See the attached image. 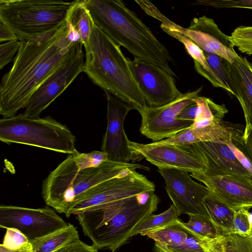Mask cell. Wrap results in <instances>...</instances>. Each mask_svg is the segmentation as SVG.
<instances>
[{"mask_svg":"<svg viewBox=\"0 0 252 252\" xmlns=\"http://www.w3.org/2000/svg\"><path fill=\"white\" fill-rule=\"evenodd\" d=\"M191 145L206 163L207 168L204 175L238 176L252 180V174L242 166L227 143L200 142Z\"/></svg>","mask_w":252,"mask_h":252,"instance_id":"18","label":"cell"},{"mask_svg":"<svg viewBox=\"0 0 252 252\" xmlns=\"http://www.w3.org/2000/svg\"><path fill=\"white\" fill-rule=\"evenodd\" d=\"M0 140L66 154H73L76 138L65 125L50 116L31 118L22 114L0 120Z\"/></svg>","mask_w":252,"mask_h":252,"instance_id":"7","label":"cell"},{"mask_svg":"<svg viewBox=\"0 0 252 252\" xmlns=\"http://www.w3.org/2000/svg\"><path fill=\"white\" fill-rule=\"evenodd\" d=\"M128 64L148 107L164 106L182 94L173 76L163 68L137 58L128 59Z\"/></svg>","mask_w":252,"mask_h":252,"instance_id":"12","label":"cell"},{"mask_svg":"<svg viewBox=\"0 0 252 252\" xmlns=\"http://www.w3.org/2000/svg\"><path fill=\"white\" fill-rule=\"evenodd\" d=\"M162 31L181 42L188 54L192 58L196 71L207 79L214 87L216 83L212 70L208 63L203 50L196 43L183 34L164 24L160 25Z\"/></svg>","mask_w":252,"mask_h":252,"instance_id":"22","label":"cell"},{"mask_svg":"<svg viewBox=\"0 0 252 252\" xmlns=\"http://www.w3.org/2000/svg\"><path fill=\"white\" fill-rule=\"evenodd\" d=\"M205 203L209 218L220 235L235 234L233 220L235 211L211 194L206 198Z\"/></svg>","mask_w":252,"mask_h":252,"instance_id":"27","label":"cell"},{"mask_svg":"<svg viewBox=\"0 0 252 252\" xmlns=\"http://www.w3.org/2000/svg\"><path fill=\"white\" fill-rule=\"evenodd\" d=\"M129 146L136 155L145 158L158 168H173L191 173H204L206 163L191 145L179 146L154 142L149 144L130 141Z\"/></svg>","mask_w":252,"mask_h":252,"instance_id":"11","label":"cell"},{"mask_svg":"<svg viewBox=\"0 0 252 252\" xmlns=\"http://www.w3.org/2000/svg\"><path fill=\"white\" fill-rule=\"evenodd\" d=\"M163 252H206L201 245V240L189 231L188 238L184 242L175 247L168 248Z\"/></svg>","mask_w":252,"mask_h":252,"instance_id":"35","label":"cell"},{"mask_svg":"<svg viewBox=\"0 0 252 252\" xmlns=\"http://www.w3.org/2000/svg\"><path fill=\"white\" fill-rule=\"evenodd\" d=\"M202 86L193 91L182 93L174 101L159 107H149L140 113L142 134L154 142H158L174 136L190 126L193 121L177 119L178 114L198 95Z\"/></svg>","mask_w":252,"mask_h":252,"instance_id":"9","label":"cell"},{"mask_svg":"<svg viewBox=\"0 0 252 252\" xmlns=\"http://www.w3.org/2000/svg\"><path fill=\"white\" fill-rule=\"evenodd\" d=\"M107 100V126L102 139L101 150L108 155V160L129 162L142 159L131 150L124 128L126 116L132 108L113 95L105 92Z\"/></svg>","mask_w":252,"mask_h":252,"instance_id":"15","label":"cell"},{"mask_svg":"<svg viewBox=\"0 0 252 252\" xmlns=\"http://www.w3.org/2000/svg\"><path fill=\"white\" fill-rule=\"evenodd\" d=\"M67 34L66 21L57 30L20 41L13 65L1 80L0 114L3 118L24 108L40 85L73 59L80 42H71Z\"/></svg>","mask_w":252,"mask_h":252,"instance_id":"1","label":"cell"},{"mask_svg":"<svg viewBox=\"0 0 252 252\" xmlns=\"http://www.w3.org/2000/svg\"><path fill=\"white\" fill-rule=\"evenodd\" d=\"M150 168L140 164L107 160L89 168L82 153L69 154L43 181L42 197L48 206L65 214L88 190L129 170Z\"/></svg>","mask_w":252,"mask_h":252,"instance_id":"3","label":"cell"},{"mask_svg":"<svg viewBox=\"0 0 252 252\" xmlns=\"http://www.w3.org/2000/svg\"><path fill=\"white\" fill-rule=\"evenodd\" d=\"M193 4L210 6L217 8L252 9V0H198Z\"/></svg>","mask_w":252,"mask_h":252,"instance_id":"33","label":"cell"},{"mask_svg":"<svg viewBox=\"0 0 252 252\" xmlns=\"http://www.w3.org/2000/svg\"><path fill=\"white\" fill-rule=\"evenodd\" d=\"M21 45L19 40L7 41L0 45V69L14 61Z\"/></svg>","mask_w":252,"mask_h":252,"instance_id":"36","label":"cell"},{"mask_svg":"<svg viewBox=\"0 0 252 252\" xmlns=\"http://www.w3.org/2000/svg\"><path fill=\"white\" fill-rule=\"evenodd\" d=\"M204 52L212 70L216 83V88H222L231 94L235 96L228 69L229 62L218 55L204 51Z\"/></svg>","mask_w":252,"mask_h":252,"instance_id":"28","label":"cell"},{"mask_svg":"<svg viewBox=\"0 0 252 252\" xmlns=\"http://www.w3.org/2000/svg\"><path fill=\"white\" fill-rule=\"evenodd\" d=\"M94 24L134 58L159 66L176 76L167 48L136 14L121 0H83Z\"/></svg>","mask_w":252,"mask_h":252,"instance_id":"2","label":"cell"},{"mask_svg":"<svg viewBox=\"0 0 252 252\" xmlns=\"http://www.w3.org/2000/svg\"><path fill=\"white\" fill-rule=\"evenodd\" d=\"M250 217V213L248 209H242L235 211L233 220L235 234L252 237V225Z\"/></svg>","mask_w":252,"mask_h":252,"instance_id":"32","label":"cell"},{"mask_svg":"<svg viewBox=\"0 0 252 252\" xmlns=\"http://www.w3.org/2000/svg\"><path fill=\"white\" fill-rule=\"evenodd\" d=\"M242 150L252 162V126H246L242 137Z\"/></svg>","mask_w":252,"mask_h":252,"instance_id":"39","label":"cell"},{"mask_svg":"<svg viewBox=\"0 0 252 252\" xmlns=\"http://www.w3.org/2000/svg\"><path fill=\"white\" fill-rule=\"evenodd\" d=\"M54 252H98L93 245H88L80 239L71 242Z\"/></svg>","mask_w":252,"mask_h":252,"instance_id":"38","label":"cell"},{"mask_svg":"<svg viewBox=\"0 0 252 252\" xmlns=\"http://www.w3.org/2000/svg\"><path fill=\"white\" fill-rule=\"evenodd\" d=\"M243 131L236 125L222 121L216 125L189 127L174 136L158 141L164 144L188 146L200 142L223 141L241 149Z\"/></svg>","mask_w":252,"mask_h":252,"instance_id":"19","label":"cell"},{"mask_svg":"<svg viewBox=\"0 0 252 252\" xmlns=\"http://www.w3.org/2000/svg\"><path fill=\"white\" fill-rule=\"evenodd\" d=\"M80 42L73 59L54 72L33 93L22 114L31 118H39L41 113L60 95L77 76L84 72L85 54Z\"/></svg>","mask_w":252,"mask_h":252,"instance_id":"14","label":"cell"},{"mask_svg":"<svg viewBox=\"0 0 252 252\" xmlns=\"http://www.w3.org/2000/svg\"><path fill=\"white\" fill-rule=\"evenodd\" d=\"M181 222L187 229L201 240L215 239L221 236L209 217L189 215L188 222Z\"/></svg>","mask_w":252,"mask_h":252,"instance_id":"30","label":"cell"},{"mask_svg":"<svg viewBox=\"0 0 252 252\" xmlns=\"http://www.w3.org/2000/svg\"><path fill=\"white\" fill-rule=\"evenodd\" d=\"M198 105L192 102L184 108L177 115V119L180 120L194 122L197 115Z\"/></svg>","mask_w":252,"mask_h":252,"instance_id":"40","label":"cell"},{"mask_svg":"<svg viewBox=\"0 0 252 252\" xmlns=\"http://www.w3.org/2000/svg\"><path fill=\"white\" fill-rule=\"evenodd\" d=\"M68 224L48 206L36 209L13 205L0 206V227L17 229L30 241L64 228Z\"/></svg>","mask_w":252,"mask_h":252,"instance_id":"10","label":"cell"},{"mask_svg":"<svg viewBox=\"0 0 252 252\" xmlns=\"http://www.w3.org/2000/svg\"><path fill=\"white\" fill-rule=\"evenodd\" d=\"M190 176L204 184L214 197L234 211L252 208V180L238 176H208L203 173Z\"/></svg>","mask_w":252,"mask_h":252,"instance_id":"17","label":"cell"},{"mask_svg":"<svg viewBox=\"0 0 252 252\" xmlns=\"http://www.w3.org/2000/svg\"><path fill=\"white\" fill-rule=\"evenodd\" d=\"M158 171L163 178L166 192L180 214L209 218L205 203L211 191L207 187L195 182L185 170L159 168Z\"/></svg>","mask_w":252,"mask_h":252,"instance_id":"13","label":"cell"},{"mask_svg":"<svg viewBox=\"0 0 252 252\" xmlns=\"http://www.w3.org/2000/svg\"><path fill=\"white\" fill-rule=\"evenodd\" d=\"M250 220L251 223L252 225V213H250Z\"/></svg>","mask_w":252,"mask_h":252,"instance_id":"44","label":"cell"},{"mask_svg":"<svg viewBox=\"0 0 252 252\" xmlns=\"http://www.w3.org/2000/svg\"><path fill=\"white\" fill-rule=\"evenodd\" d=\"M159 202L155 191H150L83 212L76 218L94 247L114 252L131 238L142 220L157 210Z\"/></svg>","mask_w":252,"mask_h":252,"instance_id":"4","label":"cell"},{"mask_svg":"<svg viewBox=\"0 0 252 252\" xmlns=\"http://www.w3.org/2000/svg\"><path fill=\"white\" fill-rule=\"evenodd\" d=\"M135 1L146 14L159 20L161 22V24L174 29H177L179 27L180 25L174 23L162 14L157 8L149 1L136 0Z\"/></svg>","mask_w":252,"mask_h":252,"instance_id":"37","label":"cell"},{"mask_svg":"<svg viewBox=\"0 0 252 252\" xmlns=\"http://www.w3.org/2000/svg\"><path fill=\"white\" fill-rule=\"evenodd\" d=\"M178 209L172 204L165 211L158 215L151 214L142 220L134 228L130 236H136L167 225L178 219L180 215Z\"/></svg>","mask_w":252,"mask_h":252,"instance_id":"29","label":"cell"},{"mask_svg":"<svg viewBox=\"0 0 252 252\" xmlns=\"http://www.w3.org/2000/svg\"><path fill=\"white\" fill-rule=\"evenodd\" d=\"M201 244L206 252H252V237L237 234L203 239Z\"/></svg>","mask_w":252,"mask_h":252,"instance_id":"24","label":"cell"},{"mask_svg":"<svg viewBox=\"0 0 252 252\" xmlns=\"http://www.w3.org/2000/svg\"><path fill=\"white\" fill-rule=\"evenodd\" d=\"M189 230L177 219L175 221L158 229L145 232L146 235L153 239L156 252H163L168 248L175 247L184 242L188 238Z\"/></svg>","mask_w":252,"mask_h":252,"instance_id":"21","label":"cell"},{"mask_svg":"<svg viewBox=\"0 0 252 252\" xmlns=\"http://www.w3.org/2000/svg\"><path fill=\"white\" fill-rule=\"evenodd\" d=\"M79 239V235L76 227L69 223L64 228L30 241V242L32 252H54Z\"/></svg>","mask_w":252,"mask_h":252,"instance_id":"23","label":"cell"},{"mask_svg":"<svg viewBox=\"0 0 252 252\" xmlns=\"http://www.w3.org/2000/svg\"><path fill=\"white\" fill-rule=\"evenodd\" d=\"M29 243H30V240L20 230L13 228H8L6 229L1 244L9 249H17Z\"/></svg>","mask_w":252,"mask_h":252,"instance_id":"34","label":"cell"},{"mask_svg":"<svg viewBox=\"0 0 252 252\" xmlns=\"http://www.w3.org/2000/svg\"><path fill=\"white\" fill-rule=\"evenodd\" d=\"M228 69L246 126H252V63L246 57L238 55L233 63L229 62Z\"/></svg>","mask_w":252,"mask_h":252,"instance_id":"20","label":"cell"},{"mask_svg":"<svg viewBox=\"0 0 252 252\" xmlns=\"http://www.w3.org/2000/svg\"><path fill=\"white\" fill-rule=\"evenodd\" d=\"M172 29L189 38L203 51L218 55L230 63L238 56L229 36L223 33L212 19L205 15L192 19L187 28L180 26Z\"/></svg>","mask_w":252,"mask_h":252,"instance_id":"16","label":"cell"},{"mask_svg":"<svg viewBox=\"0 0 252 252\" xmlns=\"http://www.w3.org/2000/svg\"><path fill=\"white\" fill-rule=\"evenodd\" d=\"M234 47L242 53L252 55V26H241L229 36Z\"/></svg>","mask_w":252,"mask_h":252,"instance_id":"31","label":"cell"},{"mask_svg":"<svg viewBox=\"0 0 252 252\" xmlns=\"http://www.w3.org/2000/svg\"><path fill=\"white\" fill-rule=\"evenodd\" d=\"M76 0H0V22L20 41L57 30L66 23Z\"/></svg>","mask_w":252,"mask_h":252,"instance_id":"6","label":"cell"},{"mask_svg":"<svg viewBox=\"0 0 252 252\" xmlns=\"http://www.w3.org/2000/svg\"><path fill=\"white\" fill-rule=\"evenodd\" d=\"M154 184L136 170H129L91 188L65 214L67 218L107 207L124 198L155 191Z\"/></svg>","mask_w":252,"mask_h":252,"instance_id":"8","label":"cell"},{"mask_svg":"<svg viewBox=\"0 0 252 252\" xmlns=\"http://www.w3.org/2000/svg\"><path fill=\"white\" fill-rule=\"evenodd\" d=\"M0 252H32V248L31 242L17 249H9L4 247L2 244H0Z\"/></svg>","mask_w":252,"mask_h":252,"instance_id":"43","label":"cell"},{"mask_svg":"<svg viewBox=\"0 0 252 252\" xmlns=\"http://www.w3.org/2000/svg\"><path fill=\"white\" fill-rule=\"evenodd\" d=\"M234 152L242 166L252 174V162L245 153L239 148L230 143H227Z\"/></svg>","mask_w":252,"mask_h":252,"instance_id":"41","label":"cell"},{"mask_svg":"<svg viewBox=\"0 0 252 252\" xmlns=\"http://www.w3.org/2000/svg\"><path fill=\"white\" fill-rule=\"evenodd\" d=\"M198 105L194 127H202L221 123L228 110L224 104H218L209 98L197 96L192 99Z\"/></svg>","mask_w":252,"mask_h":252,"instance_id":"26","label":"cell"},{"mask_svg":"<svg viewBox=\"0 0 252 252\" xmlns=\"http://www.w3.org/2000/svg\"><path fill=\"white\" fill-rule=\"evenodd\" d=\"M66 21L68 28L76 32L80 37V42L84 47L86 46L94 24L83 0H76Z\"/></svg>","mask_w":252,"mask_h":252,"instance_id":"25","label":"cell"},{"mask_svg":"<svg viewBox=\"0 0 252 252\" xmlns=\"http://www.w3.org/2000/svg\"><path fill=\"white\" fill-rule=\"evenodd\" d=\"M18 40L17 36L6 26L0 22V41Z\"/></svg>","mask_w":252,"mask_h":252,"instance_id":"42","label":"cell"},{"mask_svg":"<svg viewBox=\"0 0 252 252\" xmlns=\"http://www.w3.org/2000/svg\"><path fill=\"white\" fill-rule=\"evenodd\" d=\"M84 72L105 92L118 97L139 113L147 106L120 46L95 24L86 46Z\"/></svg>","mask_w":252,"mask_h":252,"instance_id":"5","label":"cell"}]
</instances>
